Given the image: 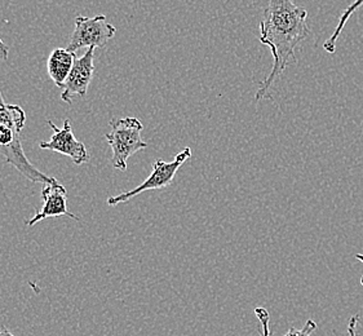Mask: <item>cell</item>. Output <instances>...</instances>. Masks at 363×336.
<instances>
[{
	"mask_svg": "<svg viewBox=\"0 0 363 336\" xmlns=\"http://www.w3.org/2000/svg\"><path fill=\"white\" fill-rule=\"evenodd\" d=\"M317 327L318 326H317L315 322L313 321V320H308L303 329L298 330L295 329V327H291L284 336H311L317 330Z\"/></svg>",
	"mask_w": 363,
	"mask_h": 336,
	"instance_id": "11",
	"label": "cell"
},
{
	"mask_svg": "<svg viewBox=\"0 0 363 336\" xmlns=\"http://www.w3.org/2000/svg\"><path fill=\"white\" fill-rule=\"evenodd\" d=\"M116 29L106 21L105 16L84 17L78 16L75 18V29L66 50L77 52L83 47L104 48L111 38L116 35Z\"/></svg>",
	"mask_w": 363,
	"mask_h": 336,
	"instance_id": "4",
	"label": "cell"
},
{
	"mask_svg": "<svg viewBox=\"0 0 363 336\" xmlns=\"http://www.w3.org/2000/svg\"><path fill=\"white\" fill-rule=\"evenodd\" d=\"M94 56H95V48L89 47L82 57L75 59L72 72L69 74L65 86L62 88L61 100L64 103H72L74 95H78L79 97L87 96L88 87L95 72Z\"/></svg>",
	"mask_w": 363,
	"mask_h": 336,
	"instance_id": "6",
	"label": "cell"
},
{
	"mask_svg": "<svg viewBox=\"0 0 363 336\" xmlns=\"http://www.w3.org/2000/svg\"><path fill=\"white\" fill-rule=\"evenodd\" d=\"M306 17V8L298 7L292 0H269L260 22V42L270 48L274 64L256 92L257 101L270 97L269 89L291 60H296L295 52L311 33Z\"/></svg>",
	"mask_w": 363,
	"mask_h": 336,
	"instance_id": "1",
	"label": "cell"
},
{
	"mask_svg": "<svg viewBox=\"0 0 363 336\" xmlns=\"http://www.w3.org/2000/svg\"><path fill=\"white\" fill-rule=\"evenodd\" d=\"M75 59V52H69L64 48H56L52 51L47 61V70L50 78L57 87L64 88L65 86Z\"/></svg>",
	"mask_w": 363,
	"mask_h": 336,
	"instance_id": "8",
	"label": "cell"
},
{
	"mask_svg": "<svg viewBox=\"0 0 363 336\" xmlns=\"http://www.w3.org/2000/svg\"><path fill=\"white\" fill-rule=\"evenodd\" d=\"M0 336H15L11 331H8L6 327H0Z\"/></svg>",
	"mask_w": 363,
	"mask_h": 336,
	"instance_id": "13",
	"label": "cell"
},
{
	"mask_svg": "<svg viewBox=\"0 0 363 336\" xmlns=\"http://www.w3.org/2000/svg\"><path fill=\"white\" fill-rule=\"evenodd\" d=\"M255 315L260 321V326H259L260 336H272L270 335V315L268 310L265 308H256Z\"/></svg>",
	"mask_w": 363,
	"mask_h": 336,
	"instance_id": "10",
	"label": "cell"
},
{
	"mask_svg": "<svg viewBox=\"0 0 363 336\" xmlns=\"http://www.w3.org/2000/svg\"><path fill=\"white\" fill-rule=\"evenodd\" d=\"M47 123L53 130V135L50 141H42L39 144L40 149L66 155L77 166L84 164L89 161V154L86 149V145L83 142H80L79 140L75 139L73 128H72V122L69 119H65L62 128L56 127L52 121H48Z\"/></svg>",
	"mask_w": 363,
	"mask_h": 336,
	"instance_id": "5",
	"label": "cell"
},
{
	"mask_svg": "<svg viewBox=\"0 0 363 336\" xmlns=\"http://www.w3.org/2000/svg\"><path fill=\"white\" fill-rule=\"evenodd\" d=\"M354 257H356V259H357V260H358V262H361V263H363L362 254H356V256H354ZM361 285L363 286V276H362V277H361Z\"/></svg>",
	"mask_w": 363,
	"mask_h": 336,
	"instance_id": "14",
	"label": "cell"
},
{
	"mask_svg": "<svg viewBox=\"0 0 363 336\" xmlns=\"http://www.w3.org/2000/svg\"><path fill=\"white\" fill-rule=\"evenodd\" d=\"M362 6L363 0H354V1L342 12V15L340 16V18H339V22H337V25H336V28H335L333 35L328 38L326 42H325V44H323L325 51L328 52V53H335V51H336V40L340 37L344 26L347 25V22H348L349 18H350V16L353 15L357 9L359 7H362Z\"/></svg>",
	"mask_w": 363,
	"mask_h": 336,
	"instance_id": "9",
	"label": "cell"
},
{
	"mask_svg": "<svg viewBox=\"0 0 363 336\" xmlns=\"http://www.w3.org/2000/svg\"><path fill=\"white\" fill-rule=\"evenodd\" d=\"M111 131L105 136L111 147V163L116 169L125 171L132 155L147 147L141 139L144 125L138 118H116L110 122Z\"/></svg>",
	"mask_w": 363,
	"mask_h": 336,
	"instance_id": "2",
	"label": "cell"
},
{
	"mask_svg": "<svg viewBox=\"0 0 363 336\" xmlns=\"http://www.w3.org/2000/svg\"><path fill=\"white\" fill-rule=\"evenodd\" d=\"M358 321H359V315H352L350 318H349L348 323V334L349 336H357V325H358Z\"/></svg>",
	"mask_w": 363,
	"mask_h": 336,
	"instance_id": "12",
	"label": "cell"
},
{
	"mask_svg": "<svg viewBox=\"0 0 363 336\" xmlns=\"http://www.w3.org/2000/svg\"><path fill=\"white\" fill-rule=\"evenodd\" d=\"M190 157H191V149L185 147L182 152L174 157L172 162H164L162 159L154 162L153 171L144 183L140 184L135 189L130 190V191L110 197L108 199V205L116 207L121 203H125V202L131 201L132 198L138 197V194L147 191V190H160L167 188L174 181L177 171L180 169L185 162L189 159Z\"/></svg>",
	"mask_w": 363,
	"mask_h": 336,
	"instance_id": "3",
	"label": "cell"
},
{
	"mask_svg": "<svg viewBox=\"0 0 363 336\" xmlns=\"http://www.w3.org/2000/svg\"><path fill=\"white\" fill-rule=\"evenodd\" d=\"M42 198L44 201L43 207L26 223L28 227H34L39 221H43L50 218H60V216H67L70 219L79 221V218H77L74 213L67 210V191L58 181L44 184Z\"/></svg>",
	"mask_w": 363,
	"mask_h": 336,
	"instance_id": "7",
	"label": "cell"
}]
</instances>
